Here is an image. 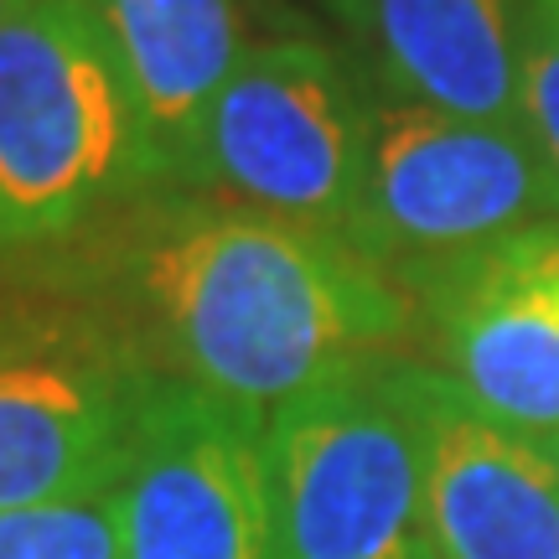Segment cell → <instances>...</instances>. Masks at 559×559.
Listing matches in <instances>:
<instances>
[{
	"instance_id": "6da1fadb",
	"label": "cell",
	"mask_w": 559,
	"mask_h": 559,
	"mask_svg": "<svg viewBox=\"0 0 559 559\" xmlns=\"http://www.w3.org/2000/svg\"><path fill=\"white\" fill-rule=\"evenodd\" d=\"M156 373L280 409L415 337V306L358 249L213 192H145L73 264Z\"/></svg>"
},
{
	"instance_id": "7a4b0ae2",
	"label": "cell",
	"mask_w": 559,
	"mask_h": 559,
	"mask_svg": "<svg viewBox=\"0 0 559 559\" xmlns=\"http://www.w3.org/2000/svg\"><path fill=\"white\" fill-rule=\"evenodd\" d=\"M151 192L145 140L88 0L0 21V254H58Z\"/></svg>"
},
{
	"instance_id": "3957f363",
	"label": "cell",
	"mask_w": 559,
	"mask_h": 559,
	"mask_svg": "<svg viewBox=\"0 0 559 559\" xmlns=\"http://www.w3.org/2000/svg\"><path fill=\"white\" fill-rule=\"evenodd\" d=\"M58 275L0 285V508L109 498L156 373L79 275Z\"/></svg>"
},
{
	"instance_id": "277c9868",
	"label": "cell",
	"mask_w": 559,
	"mask_h": 559,
	"mask_svg": "<svg viewBox=\"0 0 559 559\" xmlns=\"http://www.w3.org/2000/svg\"><path fill=\"white\" fill-rule=\"evenodd\" d=\"M559 223V187L523 124L461 120L373 94L353 249L404 280Z\"/></svg>"
},
{
	"instance_id": "5b68a950",
	"label": "cell",
	"mask_w": 559,
	"mask_h": 559,
	"mask_svg": "<svg viewBox=\"0 0 559 559\" xmlns=\"http://www.w3.org/2000/svg\"><path fill=\"white\" fill-rule=\"evenodd\" d=\"M368 130L373 94L332 41L254 37L207 124L202 192L353 249Z\"/></svg>"
},
{
	"instance_id": "8992f818",
	"label": "cell",
	"mask_w": 559,
	"mask_h": 559,
	"mask_svg": "<svg viewBox=\"0 0 559 559\" xmlns=\"http://www.w3.org/2000/svg\"><path fill=\"white\" fill-rule=\"evenodd\" d=\"M264 466L280 559H436L419 440L383 358L270 409Z\"/></svg>"
},
{
	"instance_id": "52a82bcc",
	"label": "cell",
	"mask_w": 559,
	"mask_h": 559,
	"mask_svg": "<svg viewBox=\"0 0 559 559\" xmlns=\"http://www.w3.org/2000/svg\"><path fill=\"white\" fill-rule=\"evenodd\" d=\"M124 559H280L264 415L151 373L115 481Z\"/></svg>"
},
{
	"instance_id": "ba28073f",
	"label": "cell",
	"mask_w": 559,
	"mask_h": 559,
	"mask_svg": "<svg viewBox=\"0 0 559 559\" xmlns=\"http://www.w3.org/2000/svg\"><path fill=\"white\" fill-rule=\"evenodd\" d=\"M419 362L487 415L559 436V223L404 280Z\"/></svg>"
},
{
	"instance_id": "9c48e42d",
	"label": "cell",
	"mask_w": 559,
	"mask_h": 559,
	"mask_svg": "<svg viewBox=\"0 0 559 559\" xmlns=\"http://www.w3.org/2000/svg\"><path fill=\"white\" fill-rule=\"evenodd\" d=\"M419 440L436 559H559V456L419 358H383Z\"/></svg>"
},
{
	"instance_id": "30bf717a",
	"label": "cell",
	"mask_w": 559,
	"mask_h": 559,
	"mask_svg": "<svg viewBox=\"0 0 559 559\" xmlns=\"http://www.w3.org/2000/svg\"><path fill=\"white\" fill-rule=\"evenodd\" d=\"M145 140L151 192H202L207 124L249 37L243 0H88Z\"/></svg>"
},
{
	"instance_id": "8fae6325",
	"label": "cell",
	"mask_w": 559,
	"mask_h": 559,
	"mask_svg": "<svg viewBox=\"0 0 559 559\" xmlns=\"http://www.w3.org/2000/svg\"><path fill=\"white\" fill-rule=\"evenodd\" d=\"M519 11L523 0H368L358 32L379 94L461 120L523 124Z\"/></svg>"
},
{
	"instance_id": "7c38bea8",
	"label": "cell",
	"mask_w": 559,
	"mask_h": 559,
	"mask_svg": "<svg viewBox=\"0 0 559 559\" xmlns=\"http://www.w3.org/2000/svg\"><path fill=\"white\" fill-rule=\"evenodd\" d=\"M0 559H124L115 502L0 508Z\"/></svg>"
},
{
	"instance_id": "4fadbf2b",
	"label": "cell",
	"mask_w": 559,
	"mask_h": 559,
	"mask_svg": "<svg viewBox=\"0 0 559 559\" xmlns=\"http://www.w3.org/2000/svg\"><path fill=\"white\" fill-rule=\"evenodd\" d=\"M519 115L559 187V11L549 0L519 11Z\"/></svg>"
},
{
	"instance_id": "5bb4252c",
	"label": "cell",
	"mask_w": 559,
	"mask_h": 559,
	"mask_svg": "<svg viewBox=\"0 0 559 559\" xmlns=\"http://www.w3.org/2000/svg\"><path fill=\"white\" fill-rule=\"evenodd\" d=\"M321 5H326L332 16H337V21H347V26L358 32V26H362V5H368V0H321Z\"/></svg>"
},
{
	"instance_id": "9a60e30c",
	"label": "cell",
	"mask_w": 559,
	"mask_h": 559,
	"mask_svg": "<svg viewBox=\"0 0 559 559\" xmlns=\"http://www.w3.org/2000/svg\"><path fill=\"white\" fill-rule=\"evenodd\" d=\"M21 5H26V0H0V21L11 16V11H21Z\"/></svg>"
},
{
	"instance_id": "2e32d148",
	"label": "cell",
	"mask_w": 559,
	"mask_h": 559,
	"mask_svg": "<svg viewBox=\"0 0 559 559\" xmlns=\"http://www.w3.org/2000/svg\"><path fill=\"white\" fill-rule=\"evenodd\" d=\"M549 451H555V456H559V436H549Z\"/></svg>"
},
{
	"instance_id": "e0dca14e",
	"label": "cell",
	"mask_w": 559,
	"mask_h": 559,
	"mask_svg": "<svg viewBox=\"0 0 559 559\" xmlns=\"http://www.w3.org/2000/svg\"><path fill=\"white\" fill-rule=\"evenodd\" d=\"M549 5H555V11H559V0H549Z\"/></svg>"
}]
</instances>
